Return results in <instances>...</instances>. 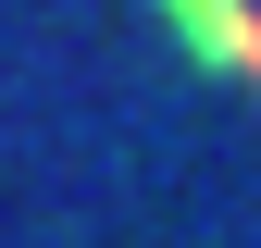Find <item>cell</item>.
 <instances>
[{
	"instance_id": "6da1fadb",
	"label": "cell",
	"mask_w": 261,
	"mask_h": 248,
	"mask_svg": "<svg viewBox=\"0 0 261 248\" xmlns=\"http://www.w3.org/2000/svg\"><path fill=\"white\" fill-rule=\"evenodd\" d=\"M162 13H174V25H187V13H212V0H162Z\"/></svg>"
}]
</instances>
